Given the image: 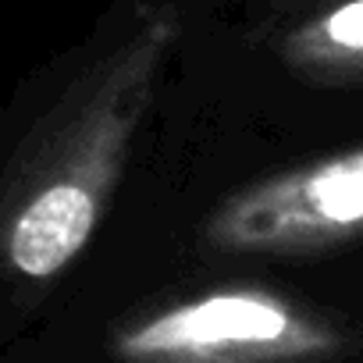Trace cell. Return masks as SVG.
Wrapping results in <instances>:
<instances>
[{
  "mask_svg": "<svg viewBox=\"0 0 363 363\" xmlns=\"http://www.w3.org/2000/svg\"><path fill=\"white\" fill-rule=\"evenodd\" d=\"M289 331L281 306L257 296H214L193 306H182L132 335L139 352H203L225 345H264Z\"/></svg>",
  "mask_w": 363,
  "mask_h": 363,
  "instance_id": "cell-1",
  "label": "cell"
},
{
  "mask_svg": "<svg viewBox=\"0 0 363 363\" xmlns=\"http://www.w3.org/2000/svg\"><path fill=\"white\" fill-rule=\"evenodd\" d=\"M89 228H93L89 193L75 186H54L22 214L11 239V257L26 274L47 278L79 253Z\"/></svg>",
  "mask_w": 363,
  "mask_h": 363,
  "instance_id": "cell-2",
  "label": "cell"
},
{
  "mask_svg": "<svg viewBox=\"0 0 363 363\" xmlns=\"http://www.w3.org/2000/svg\"><path fill=\"white\" fill-rule=\"evenodd\" d=\"M306 211L324 225H356L363 221V153L324 164L303 186Z\"/></svg>",
  "mask_w": 363,
  "mask_h": 363,
  "instance_id": "cell-3",
  "label": "cell"
},
{
  "mask_svg": "<svg viewBox=\"0 0 363 363\" xmlns=\"http://www.w3.org/2000/svg\"><path fill=\"white\" fill-rule=\"evenodd\" d=\"M331 43L345 47V50H363V0H352V4L338 8L328 22H324Z\"/></svg>",
  "mask_w": 363,
  "mask_h": 363,
  "instance_id": "cell-4",
  "label": "cell"
}]
</instances>
